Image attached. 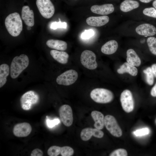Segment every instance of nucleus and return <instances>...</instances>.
<instances>
[{"mask_svg":"<svg viewBox=\"0 0 156 156\" xmlns=\"http://www.w3.org/2000/svg\"><path fill=\"white\" fill-rule=\"evenodd\" d=\"M5 24L8 32L13 36H17L22 30V21L20 15L17 12L8 15L5 19Z\"/></svg>","mask_w":156,"mask_h":156,"instance_id":"obj_1","label":"nucleus"},{"mask_svg":"<svg viewBox=\"0 0 156 156\" xmlns=\"http://www.w3.org/2000/svg\"><path fill=\"white\" fill-rule=\"evenodd\" d=\"M29 59L26 55L22 54L13 59L10 67V75L12 79H16L28 66Z\"/></svg>","mask_w":156,"mask_h":156,"instance_id":"obj_2","label":"nucleus"},{"mask_svg":"<svg viewBox=\"0 0 156 156\" xmlns=\"http://www.w3.org/2000/svg\"><path fill=\"white\" fill-rule=\"evenodd\" d=\"M90 95L93 101L100 103H109L113 100L114 97L112 92L103 88H97L93 89Z\"/></svg>","mask_w":156,"mask_h":156,"instance_id":"obj_3","label":"nucleus"},{"mask_svg":"<svg viewBox=\"0 0 156 156\" xmlns=\"http://www.w3.org/2000/svg\"><path fill=\"white\" fill-rule=\"evenodd\" d=\"M39 99L38 95L34 91L30 90L26 92L20 98L22 108L25 110L30 109L34 105L38 102Z\"/></svg>","mask_w":156,"mask_h":156,"instance_id":"obj_4","label":"nucleus"},{"mask_svg":"<svg viewBox=\"0 0 156 156\" xmlns=\"http://www.w3.org/2000/svg\"><path fill=\"white\" fill-rule=\"evenodd\" d=\"M95 54L92 51L88 50L84 51L80 56V61L82 65L90 70L96 69L98 64L96 61Z\"/></svg>","mask_w":156,"mask_h":156,"instance_id":"obj_5","label":"nucleus"},{"mask_svg":"<svg viewBox=\"0 0 156 156\" xmlns=\"http://www.w3.org/2000/svg\"><path fill=\"white\" fill-rule=\"evenodd\" d=\"M36 4L40 13L44 18L48 19L53 16L55 7L50 0H36Z\"/></svg>","mask_w":156,"mask_h":156,"instance_id":"obj_6","label":"nucleus"},{"mask_svg":"<svg viewBox=\"0 0 156 156\" xmlns=\"http://www.w3.org/2000/svg\"><path fill=\"white\" fill-rule=\"evenodd\" d=\"M78 77L77 72L74 70L70 69L58 76L56 78V81L59 85L68 86L75 83Z\"/></svg>","mask_w":156,"mask_h":156,"instance_id":"obj_7","label":"nucleus"},{"mask_svg":"<svg viewBox=\"0 0 156 156\" xmlns=\"http://www.w3.org/2000/svg\"><path fill=\"white\" fill-rule=\"evenodd\" d=\"M104 121L106 129L112 135L117 137L122 136V130L114 116L107 115L104 117Z\"/></svg>","mask_w":156,"mask_h":156,"instance_id":"obj_8","label":"nucleus"},{"mask_svg":"<svg viewBox=\"0 0 156 156\" xmlns=\"http://www.w3.org/2000/svg\"><path fill=\"white\" fill-rule=\"evenodd\" d=\"M120 101L125 111L127 113L132 111L134 108V101L132 94L129 90H125L122 92Z\"/></svg>","mask_w":156,"mask_h":156,"instance_id":"obj_9","label":"nucleus"},{"mask_svg":"<svg viewBox=\"0 0 156 156\" xmlns=\"http://www.w3.org/2000/svg\"><path fill=\"white\" fill-rule=\"evenodd\" d=\"M59 113L61 120L64 125L66 127H70L73 122L72 109L70 106L65 104L60 107Z\"/></svg>","mask_w":156,"mask_h":156,"instance_id":"obj_10","label":"nucleus"},{"mask_svg":"<svg viewBox=\"0 0 156 156\" xmlns=\"http://www.w3.org/2000/svg\"><path fill=\"white\" fill-rule=\"evenodd\" d=\"M31 131V125L28 123L23 122L15 125L13 128V132L16 137H24L28 136Z\"/></svg>","mask_w":156,"mask_h":156,"instance_id":"obj_11","label":"nucleus"},{"mask_svg":"<svg viewBox=\"0 0 156 156\" xmlns=\"http://www.w3.org/2000/svg\"><path fill=\"white\" fill-rule=\"evenodd\" d=\"M104 133L101 130L96 128H86L83 129L80 133L81 138L84 141L90 140L92 136L98 138H101Z\"/></svg>","mask_w":156,"mask_h":156,"instance_id":"obj_12","label":"nucleus"},{"mask_svg":"<svg viewBox=\"0 0 156 156\" xmlns=\"http://www.w3.org/2000/svg\"><path fill=\"white\" fill-rule=\"evenodd\" d=\"M135 31L140 35L145 36H151L156 34V28L151 24L144 23L137 27L135 29Z\"/></svg>","mask_w":156,"mask_h":156,"instance_id":"obj_13","label":"nucleus"},{"mask_svg":"<svg viewBox=\"0 0 156 156\" xmlns=\"http://www.w3.org/2000/svg\"><path fill=\"white\" fill-rule=\"evenodd\" d=\"M90 10L94 13L105 15L112 13L114 10V8L112 4L107 3L101 5H93L91 7Z\"/></svg>","mask_w":156,"mask_h":156,"instance_id":"obj_14","label":"nucleus"},{"mask_svg":"<svg viewBox=\"0 0 156 156\" xmlns=\"http://www.w3.org/2000/svg\"><path fill=\"white\" fill-rule=\"evenodd\" d=\"M21 16L25 24L28 26L32 27L34 25V13L29 6H23L22 9Z\"/></svg>","mask_w":156,"mask_h":156,"instance_id":"obj_15","label":"nucleus"},{"mask_svg":"<svg viewBox=\"0 0 156 156\" xmlns=\"http://www.w3.org/2000/svg\"><path fill=\"white\" fill-rule=\"evenodd\" d=\"M109 21V18L107 16H90L86 20L87 23L91 26L101 27L107 23Z\"/></svg>","mask_w":156,"mask_h":156,"instance_id":"obj_16","label":"nucleus"},{"mask_svg":"<svg viewBox=\"0 0 156 156\" xmlns=\"http://www.w3.org/2000/svg\"><path fill=\"white\" fill-rule=\"evenodd\" d=\"M118 47L117 42L114 40H109L101 47V51L102 53L106 55H111L115 53Z\"/></svg>","mask_w":156,"mask_h":156,"instance_id":"obj_17","label":"nucleus"},{"mask_svg":"<svg viewBox=\"0 0 156 156\" xmlns=\"http://www.w3.org/2000/svg\"><path fill=\"white\" fill-rule=\"evenodd\" d=\"M50 54L54 60L61 64H65L68 62L69 56L66 52L52 50L50 51Z\"/></svg>","mask_w":156,"mask_h":156,"instance_id":"obj_18","label":"nucleus"},{"mask_svg":"<svg viewBox=\"0 0 156 156\" xmlns=\"http://www.w3.org/2000/svg\"><path fill=\"white\" fill-rule=\"evenodd\" d=\"M91 116L95 122L94 127L100 130L103 129L105 125L104 118L103 114L99 111H93L91 112Z\"/></svg>","mask_w":156,"mask_h":156,"instance_id":"obj_19","label":"nucleus"},{"mask_svg":"<svg viewBox=\"0 0 156 156\" xmlns=\"http://www.w3.org/2000/svg\"><path fill=\"white\" fill-rule=\"evenodd\" d=\"M46 44L50 48L61 51L65 50L67 47V44L66 42L53 39L47 40L46 42Z\"/></svg>","mask_w":156,"mask_h":156,"instance_id":"obj_20","label":"nucleus"},{"mask_svg":"<svg viewBox=\"0 0 156 156\" xmlns=\"http://www.w3.org/2000/svg\"><path fill=\"white\" fill-rule=\"evenodd\" d=\"M126 60L127 63L134 66H139L141 64L140 58L135 51L129 49L127 51Z\"/></svg>","mask_w":156,"mask_h":156,"instance_id":"obj_21","label":"nucleus"},{"mask_svg":"<svg viewBox=\"0 0 156 156\" xmlns=\"http://www.w3.org/2000/svg\"><path fill=\"white\" fill-rule=\"evenodd\" d=\"M139 6V3L134 0H125L120 6V9L124 12H127L138 8Z\"/></svg>","mask_w":156,"mask_h":156,"instance_id":"obj_22","label":"nucleus"},{"mask_svg":"<svg viewBox=\"0 0 156 156\" xmlns=\"http://www.w3.org/2000/svg\"><path fill=\"white\" fill-rule=\"evenodd\" d=\"M117 71L120 74L127 73L133 76H136L138 73L137 68L127 62H125L117 70Z\"/></svg>","mask_w":156,"mask_h":156,"instance_id":"obj_23","label":"nucleus"},{"mask_svg":"<svg viewBox=\"0 0 156 156\" xmlns=\"http://www.w3.org/2000/svg\"><path fill=\"white\" fill-rule=\"evenodd\" d=\"M10 73L9 66L5 64L0 66V88L3 86L7 81V78Z\"/></svg>","mask_w":156,"mask_h":156,"instance_id":"obj_24","label":"nucleus"},{"mask_svg":"<svg viewBox=\"0 0 156 156\" xmlns=\"http://www.w3.org/2000/svg\"><path fill=\"white\" fill-rule=\"evenodd\" d=\"M144 73L146 75V80L147 83L152 85L154 81V74L151 67H148L143 70Z\"/></svg>","mask_w":156,"mask_h":156,"instance_id":"obj_25","label":"nucleus"},{"mask_svg":"<svg viewBox=\"0 0 156 156\" xmlns=\"http://www.w3.org/2000/svg\"><path fill=\"white\" fill-rule=\"evenodd\" d=\"M147 42L150 51L156 55V38L150 37L147 39Z\"/></svg>","mask_w":156,"mask_h":156,"instance_id":"obj_26","label":"nucleus"},{"mask_svg":"<svg viewBox=\"0 0 156 156\" xmlns=\"http://www.w3.org/2000/svg\"><path fill=\"white\" fill-rule=\"evenodd\" d=\"M61 147L53 146L49 148L47 151V154L50 156H57L60 153Z\"/></svg>","mask_w":156,"mask_h":156,"instance_id":"obj_27","label":"nucleus"},{"mask_svg":"<svg viewBox=\"0 0 156 156\" xmlns=\"http://www.w3.org/2000/svg\"><path fill=\"white\" fill-rule=\"evenodd\" d=\"M74 151L72 148L66 146L61 147L60 154L62 156H71L74 154Z\"/></svg>","mask_w":156,"mask_h":156,"instance_id":"obj_28","label":"nucleus"},{"mask_svg":"<svg viewBox=\"0 0 156 156\" xmlns=\"http://www.w3.org/2000/svg\"><path fill=\"white\" fill-rule=\"evenodd\" d=\"M59 21H54L52 22L50 25V28L55 30L59 28L66 29L67 28V23L65 22H62L61 21L60 18H59Z\"/></svg>","mask_w":156,"mask_h":156,"instance_id":"obj_29","label":"nucleus"},{"mask_svg":"<svg viewBox=\"0 0 156 156\" xmlns=\"http://www.w3.org/2000/svg\"><path fill=\"white\" fill-rule=\"evenodd\" d=\"M143 12L146 16L156 18V9L155 8H145L143 10Z\"/></svg>","mask_w":156,"mask_h":156,"instance_id":"obj_30","label":"nucleus"},{"mask_svg":"<svg viewBox=\"0 0 156 156\" xmlns=\"http://www.w3.org/2000/svg\"><path fill=\"white\" fill-rule=\"evenodd\" d=\"M110 156H127V153L126 150L123 148H119L112 152L109 155Z\"/></svg>","mask_w":156,"mask_h":156,"instance_id":"obj_31","label":"nucleus"},{"mask_svg":"<svg viewBox=\"0 0 156 156\" xmlns=\"http://www.w3.org/2000/svg\"><path fill=\"white\" fill-rule=\"evenodd\" d=\"M94 34V31L92 29L85 30L81 34V37L83 39H88L93 36Z\"/></svg>","mask_w":156,"mask_h":156,"instance_id":"obj_32","label":"nucleus"},{"mask_svg":"<svg viewBox=\"0 0 156 156\" xmlns=\"http://www.w3.org/2000/svg\"><path fill=\"white\" fill-rule=\"evenodd\" d=\"M149 132V130L148 128H144L135 130L134 131L133 133L137 136H142L148 134Z\"/></svg>","mask_w":156,"mask_h":156,"instance_id":"obj_33","label":"nucleus"},{"mask_svg":"<svg viewBox=\"0 0 156 156\" xmlns=\"http://www.w3.org/2000/svg\"><path fill=\"white\" fill-rule=\"evenodd\" d=\"M60 122V120L58 118H55L53 120L48 119L46 120V123L47 127L49 128H52L58 125Z\"/></svg>","mask_w":156,"mask_h":156,"instance_id":"obj_34","label":"nucleus"},{"mask_svg":"<svg viewBox=\"0 0 156 156\" xmlns=\"http://www.w3.org/2000/svg\"><path fill=\"white\" fill-rule=\"evenodd\" d=\"M43 155V153L42 151L38 148L33 150L30 154L31 156H42Z\"/></svg>","mask_w":156,"mask_h":156,"instance_id":"obj_35","label":"nucleus"},{"mask_svg":"<svg viewBox=\"0 0 156 156\" xmlns=\"http://www.w3.org/2000/svg\"><path fill=\"white\" fill-rule=\"evenodd\" d=\"M151 94L153 96L156 97V83L151 89Z\"/></svg>","mask_w":156,"mask_h":156,"instance_id":"obj_36","label":"nucleus"},{"mask_svg":"<svg viewBox=\"0 0 156 156\" xmlns=\"http://www.w3.org/2000/svg\"><path fill=\"white\" fill-rule=\"evenodd\" d=\"M151 68L154 75L156 77V64L152 65Z\"/></svg>","mask_w":156,"mask_h":156,"instance_id":"obj_37","label":"nucleus"},{"mask_svg":"<svg viewBox=\"0 0 156 156\" xmlns=\"http://www.w3.org/2000/svg\"><path fill=\"white\" fill-rule=\"evenodd\" d=\"M140 1L144 3H148L153 0H139Z\"/></svg>","mask_w":156,"mask_h":156,"instance_id":"obj_38","label":"nucleus"},{"mask_svg":"<svg viewBox=\"0 0 156 156\" xmlns=\"http://www.w3.org/2000/svg\"><path fill=\"white\" fill-rule=\"evenodd\" d=\"M153 5L155 8L156 9V0L153 1Z\"/></svg>","mask_w":156,"mask_h":156,"instance_id":"obj_39","label":"nucleus"},{"mask_svg":"<svg viewBox=\"0 0 156 156\" xmlns=\"http://www.w3.org/2000/svg\"><path fill=\"white\" fill-rule=\"evenodd\" d=\"M31 29V27L28 26V27H27V29L28 30H29Z\"/></svg>","mask_w":156,"mask_h":156,"instance_id":"obj_40","label":"nucleus"}]
</instances>
